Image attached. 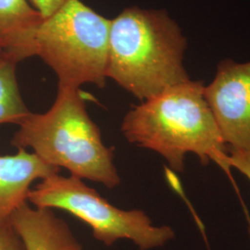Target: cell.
Returning a JSON list of instances; mask_svg holds the SVG:
<instances>
[{
	"label": "cell",
	"mask_w": 250,
	"mask_h": 250,
	"mask_svg": "<svg viewBox=\"0 0 250 250\" xmlns=\"http://www.w3.org/2000/svg\"><path fill=\"white\" fill-rule=\"evenodd\" d=\"M188 46L177 22L163 9L130 7L110 20L107 78L146 101L190 80Z\"/></svg>",
	"instance_id": "obj_2"
},
{
	"label": "cell",
	"mask_w": 250,
	"mask_h": 250,
	"mask_svg": "<svg viewBox=\"0 0 250 250\" xmlns=\"http://www.w3.org/2000/svg\"><path fill=\"white\" fill-rule=\"evenodd\" d=\"M31 6L37 10L43 19L52 15L68 0H29Z\"/></svg>",
	"instance_id": "obj_13"
},
{
	"label": "cell",
	"mask_w": 250,
	"mask_h": 250,
	"mask_svg": "<svg viewBox=\"0 0 250 250\" xmlns=\"http://www.w3.org/2000/svg\"><path fill=\"white\" fill-rule=\"evenodd\" d=\"M204 84L189 80L163 91L128 111L122 132L128 142L161 155L183 172L188 153L203 165L214 161L229 171L226 146L204 97Z\"/></svg>",
	"instance_id": "obj_1"
},
{
	"label": "cell",
	"mask_w": 250,
	"mask_h": 250,
	"mask_svg": "<svg viewBox=\"0 0 250 250\" xmlns=\"http://www.w3.org/2000/svg\"><path fill=\"white\" fill-rule=\"evenodd\" d=\"M229 165L235 168L250 181V150H236L226 147Z\"/></svg>",
	"instance_id": "obj_12"
},
{
	"label": "cell",
	"mask_w": 250,
	"mask_h": 250,
	"mask_svg": "<svg viewBox=\"0 0 250 250\" xmlns=\"http://www.w3.org/2000/svg\"><path fill=\"white\" fill-rule=\"evenodd\" d=\"M249 223H250V219H249Z\"/></svg>",
	"instance_id": "obj_15"
},
{
	"label": "cell",
	"mask_w": 250,
	"mask_h": 250,
	"mask_svg": "<svg viewBox=\"0 0 250 250\" xmlns=\"http://www.w3.org/2000/svg\"><path fill=\"white\" fill-rule=\"evenodd\" d=\"M204 97L226 147L250 150V62L222 61Z\"/></svg>",
	"instance_id": "obj_6"
},
{
	"label": "cell",
	"mask_w": 250,
	"mask_h": 250,
	"mask_svg": "<svg viewBox=\"0 0 250 250\" xmlns=\"http://www.w3.org/2000/svg\"><path fill=\"white\" fill-rule=\"evenodd\" d=\"M17 64L8 59L0 62V125H20L31 113L19 88Z\"/></svg>",
	"instance_id": "obj_10"
},
{
	"label": "cell",
	"mask_w": 250,
	"mask_h": 250,
	"mask_svg": "<svg viewBox=\"0 0 250 250\" xmlns=\"http://www.w3.org/2000/svg\"><path fill=\"white\" fill-rule=\"evenodd\" d=\"M109 27L110 20L81 0H68L37 28L34 55L53 70L61 86L92 83L103 88Z\"/></svg>",
	"instance_id": "obj_4"
},
{
	"label": "cell",
	"mask_w": 250,
	"mask_h": 250,
	"mask_svg": "<svg viewBox=\"0 0 250 250\" xmlns=\"http://www.w3.org/2000/svg\"><path fill=\"white\" fill-rule=\"evenodd\" d=\"M60 170L25 149L0 156V226L10 224L11 217L26 203L35 181H42Z\"/></svg>",
	"instance_id": "obj_7"
},
{
	"label": "cell",
	"mask_w": 250,
	"mask_h": 250,
	"mask_svg": "<svg viewBox=\"0 0 250 250\" xmlns=\"http://www.w3.org/2000/svg\"><path fill=\"white\" fill-rule=\"evenodd\" d=\"M3 59H5V51H4L2 43H1V41H0V62H1Z\"/></svg>",
	"instance_id": "obj_14"
},
{
	"label": "cell",
	"mask_w": 250,
	"mask_h": 250,
	"mask_svg": "<svg viewBox=\"0 0 250 250\" xmlns=\"http://www.w3.org/2000/svg\"><path fill=\"white\" fill-rule=\"evenodd\" d=\"M43 20L27 0H0V41L6 59L19 63L35 56V36Z\"/></svg>",
	"instance_id": "obj_9"
},
{
	"label": "cell",
	"mask_w": 250,
	"mask_h": 250,
	"mask_svg": "<svg viewBox=\"0 0 250 250\" xmlns=\"http://www.w3.org/2000/svg\"><path fill=\"white\" fill-rule=\"evenodd\" d=\"M10 224L26 250H83L68 224L46 208L21 206Z\"/></svg>",
	"instance_id": "obj_8"
},
{
	"label": "cell",
	"mask_w": 250,
	"mask_h": 250,
	"mask_svg": "<svg viewBox=\"0 0 250 250\" xmlns=\"http://www.w3.org/2000/svg\"><path fill=\"white\" fill-rule=\"evenodd\" d=\"M19 126L10 141L18 149L31 148L47 164L82 180L107 188L121 184L113 148L103 143L80 88L59 85L52 107L45 113L31 112Z\"/></svg>",
	"instance_id": "obj_3"
},
{
	"label": "cell",
	"mask_w": 250,
	"mask_h": 250,
	"mask_svg": "<svg viewBox=\"0 0 250 250\" xmlns=\"http://www.w3.org/2000/svg\"><path fill=\"white\" fill-rule=\"evenodd\" d=\"M36 208L65 210L87 224L96 240L111 247L130 240L140 250L163 247L174 238L170 226H155L142 210H125L111 205L83 180L59 173L42 180L28 195Z\"/></svg>",
	"instance_id": "obj_5"
},
{
	"label": "cell",
	"mask_w": 250,
	"mask_h": 250,
	"mask_svg": "<svg viewBox=\"0 0 250 250\" xmlns=\"http://www.w3.org/2000/svg\"><path fill=\"white\" fill-rule=\"evenodd\" d=\"M0 250H26L11 224L0 226Z\"/></svg>",
	"instance_id": "obj_11"
}]
</instances>
